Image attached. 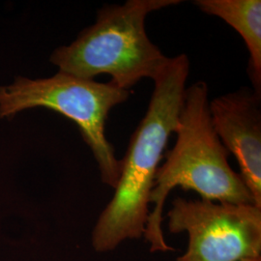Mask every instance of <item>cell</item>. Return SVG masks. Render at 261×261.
<instances>
[{
  "instance_id": "obj_1",
  "label": "cell",
  "mask_w": 261,
  "mask_h": 261,
  "mask_svg": "<svg viewBox=\"0 0 261 261\" xmlns=\"http://www.w3.org/2000/svg\"><path fill=\"white\" fill-rule=\"evenodd\" d=\"M189 74L190 60L186 55H179L169 57L153 80L147 111L120 160L121 172L114 195L94 226L91 241L96 252H112L127 240L143 237L156 172L169 137L176 129Z\"/></svg>"
},
{
  "instance_id": "obj_2",
  "label": "cell",
  "mask_w": 261,
  "mask_h": 261,
  "mask_svg": "<svg viewBox=\"0 0 261 261\" xmlns=\"http://www.w3.org/2000/svg\"><path fill=\"white\" fill-rule=\"evenodd\" d=\"M174 133L176 142L164 156L166 162L159 167L150 195L154 207L143 237L151 252L174 251L165 239L162 224L165 202L176 187L196 192L201 199L255 205L242 178L230 167V153L215 130L205 82L186 87Z\"/></svg>"
},
{
  "instance_id": "obj_3",
  "label": "cell",
  "mask_w": 261,
  "mask_h": 261,
  "mask_svg": "<svg viewBox=\"0 0 261 261\" xmlns=\"http://www.w3.org/2000/svg\"><path fill=\"white\" fill-rule=\"evenodd\" d=\"M181 0H128L105 5L93 25L84 29L71 45L59 47L50 61L60 72L82 79L109 75L125 90L142 79L154 80L169 57L150 40L145 30L147 16L179 5Z\"/></svg>"
},
{
  "instance_id": "obj_4",
  "label": "cell",
  "mask_w": 261,
  "mask_h": 261,
  "mask_svg": "<svg viewBox=\"0 0 261 261\" xmlns=\"http://www.w3.org/2000/svg\"><path fill=\"white\" fill-rule=\"evenodd\" d=\"M130 90L112 82L97 83L58 72L42 80L19 76L14 84L0 86V118H9L32 108H46L75 122L98 164L103 184L114 189L121 161L106 137V122L112 109L126 102Z\"/></svg>"
},
{
  "instance_id": "obj_5",
  "label": "cell",
  "mask_w": 261,
  "mask_h": 261,
  "mask_svg": "<svg viewBox=\"0 0 261 261\" xmlns=\"http://www.w3.org/2000/svg\"><path fill=\"white\" fill-rule=\"evenodd\" d=\"M168 230L188 234L177 261H240L261 257V208L177 197L168 212Z\"/></svg>"
},
{
  "instance_id": "obj_6",
  "label": "cell",
  "mask_w": 261,
  "mask_h": 261,
  "mask_svg": "<svg viewBox=\"0 0 261 261\" xmlns=\"http://www.w3.org/2000/svg\"><path fill=\"white\" fill-rule=\"evenodd\" d=\"M215 130L238 162L244 183L261 208V93L243 87L209 102Z\"/></svg>"
},
{
  "instance_id": "obj_7",
  "label": "cell",
  "mask_w": 261,
  "mask_h": 261,
  "mask_svg": "<svg viewBox=\"0 0 261 261\" xmlns=\"http://www.w3.org/2000/svg\"><path fill=\"white\" fill-rule=\"evenodd\" d=\"M198 9L223 19L242 37L250 58L248 73L253 90L261 93L260 0H196Z\"/></svg>"
},
{
  "instance_id": "obj_8",
  "label": "cell",
  "mask_w": 261,
  "mask_h": 261,
  "mask_svg": "<svg viewBox=\"0 0 261 261\" xmlns=\"http://www.w3.org/2000/svg\"><path fill=\"white\" fill-rule=\"evenodd\" d=\"M240 261H261V257H257V258H246Z\"/></svg>"
}]
</instances>
